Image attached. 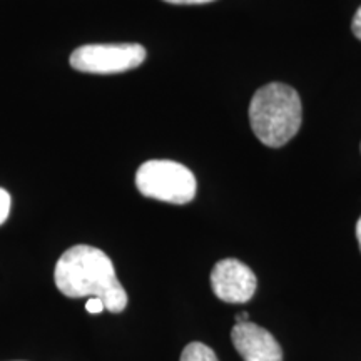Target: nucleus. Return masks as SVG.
Wrapping results in <instances>:
<instances>
[{
    "label": "nucleus",
    "mask_w": 361,
    "mask_h": 361,
    "mask_svg": "<svg viewBox=\"0 0 361 361\" xmlns=\"http://www.w3.org/2000/svg\"><path fill=\"white\" fill-rule=\"evenodd\" d=\"M179 361H219L218 356L209 346H206L204 343H189L186 348L183 350Z\"/></svg>",
    "instance_id": "0eeeda50"
},
{
    "label": "nucleus",
    "mask_w": 361,
    "mask_h": 361,
    "mask_svg": "<svg viewBox=\"0 0 361 361\" xmlns=\"http://www.w3.org/2000/svg\"><path fill=\"white\" fill-rule=\"evenodd\" d=\"M356 238H358V245H360V251H361V218L356 223Z\"/></svg>",
    "instance_id": "ddd939ff"
},
{
    "label": "nucleus",
    "mask_w": 361,
    "mask_h": 361,
    "mask_svg": "<svg viewBox=\"0 0 361 361\" xmlns=\"http://www.w3.org/2000/svg\"><path fill=\"white\" fill-rule=\"evenodd\" d=\"M360 149H361V146H360Z\"/></svg>",
    "instance_id": "4468645a"
},
{
    "label": "nucleus",
    "mask_w": 361,
    "mask_h": 361,
    "mask_svg": "<svg viewBox=\"0 0 361 361\" xmlns=\"http://www.w3.org/2000/svg\"><path fill=\"white\" fill-rule=\"evenodd\" d=\"M351 30H353L355 37L361 40V7L355 13L353 22H351Z\"/></svg>",
    "instance_id": "9d476101"
},
{
    "label": "nucleus",
    "mask_w": 361,
    "mask_h": 361,
    "mask_svg": "<svg viewBox=\"0 0 361 361\" xmlns=\"http://www.w3.org/2000/svg\"><path fill=\"white\" fill-rule=\"evenodd\" d=\"M231 341L245 361H283V351L276 338L268 329L251 322L234 324Z\"/></svg>",
    "instance_id": "423d86ee"
},
{
    "label": "nucleus",
    "mask_w": 361,
    "mask_h": 361,
    "mask_svg": "<svg viewBox=\"0 0 361 361\" xmlns=\"http://www.w3.org/2000/svg\"><path fill=\"white\" fill-rule=\"evenodd\" d=\"M141 44H89L71 54V66L85 74H121L146 61Z\"/></svg>",
    "instance_id": "20e7f679"
},
{
    "label": "nucleus",
    "mask_w": 361,
    "mask_h": 361,
    "mask_svg": "<svg viewBox=\"0 0 361 361\" xmlns=\"http://www.w3.org/2000/svg\"><path fill=\"white\" fill-rule=\"evenodd\" d=\"M211 286L214 295L224 303H247L256 293L255 273L241 261L228 258L216 263L211 273Z\"/></svg>",
    "instance_id": "39448f33"
},
{
    "label": "nucleus",
    "mask_w": 361,
    "mask_h": 361,
    "mask_svg": "<svg viewBox=\"0 0 361 361\" xmlns=\"http://www.w3.org/2000/svg\"><path fill=\"white\" fill-rule=\"evenodd\" d=\"M168 4H174V6H200V4H209L214 0H164Z\"/></svg>",
    "instance_id": "9b49d317"
},
{
    "label": "nucleus",
    "mask_w": 361,
    "mask_h": 361,
    "mask_svg": "<svg viewBox=\"0 0 361 361\" xmlns=\"http://www.w3.org/2000/svg\"><path fill=\"white\" fill-rule=\"evenodd\" d=\"M303 121L300 94L290 85L271 82L256 90L250 104V123L268 147H281L298 134Z\"/></svg>",
    "instance_id": "f03ea898"
},
{
    "label": "nucleus",
    "mask_w": 361,
    "mask_h": 361,
    "mask_svg": "<svg viewBox=\"0 0 361 361\" xmlns=\"http://www.w3.org/2000/svg\"><path fill=\"white\" fill-rule=\"evenodd\" d=\"M54 281L67 298H99L109 313H123L128 306V293L114 264L97 247L78 245L67 250L57 261Z\"/></svg>",
    "instance_id": "f257e3e1"
},
{
    "label": "nucleus",
    "mask_w": 361,
    "mask_h": 361,
    "mask_svg": "<svg viewBox=\"0 0 361 361\" xmlns=\"http://www.w3.org/2000/svg\"><path fill=\"white\" fill-rule=\"evenodd\" d=\"M250 316H247V313H239V314H236V323H247L250 322Z\"/></svg>",
    "instance_id": "f8f14e48"
},
{
    "label": "nucleus",
    "mask_w": 361,
    "mask_h": 361,
    "mask_svg": "<svg viewBox=\"0 0 361 361\" xmlns=\"http://www.w3.org/2000/svg\"><path fill=\"white\" fill-rule=\"evenodd\" d=\"M85 310H87V313L99 314V313H102L106 308H104L102 300H99V298H89V301L85 303Z\"/></svg>",
    "instance_id": "1a4fd4ad"
},
{
    "label": "nucleus",
    "mask_w": 361,
    "mask_h": 361,
    "mask_svg": "<svg viewBox=\"0 0 361 361\" xmlns=\"http://www.w3.org/2000/svg\"><path fill=\"white\" fill-rule=\"evenodd\" d=\"M11 207H12V197L6 189L0 188V226L6 223L8 214H11Z\"/></svg>",
    "instance_id": "6e6552de"
},
{
    "label": "nucleus",
    "mask_w": 361,
    "mask_h": 361,
    "mask_svg": "<svg viewBox=\"0 0 361 361\" xmlns=\"http://www.w3.org/2000/svg\"><path fill=\"white\" fill-rule=\"evenodd\" d=\"M135 186L142 196L151 200L188 204L196 196L197 183L186 166L176 161L152 159L137 169Z\"/></svg>",
    "instance_id": "7ed1b4c3"
}]
</instances>
